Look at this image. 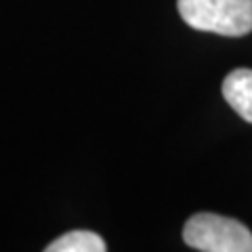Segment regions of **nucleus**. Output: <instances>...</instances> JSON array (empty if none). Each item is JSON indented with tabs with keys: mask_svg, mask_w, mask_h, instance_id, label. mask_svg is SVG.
Segmentation results:
<instances>
[{
	"mask_svg": "<svg viewBox=\"0 0 252 252\" xmlns=\"http://www.w3.org/2000/svg\"><path fill=\"white\" fill-rule=\"evenodd\" d=\"M105 242L94 231H69L46 246V252H103Z\"/></svg>",
	"mask_w": 252,
	"mask_h": 252,
	"instance_id": "obj_4",
	"label": "nucleus"
},
{
	"mask_svg": "<svg viewBox=\"0 0 252 252\" xmlns=\"http://www.w3.org/2000/svg\"><path fill=\"white\" fill-rule=\"evenodd\" d=\"M183 240L202 252H252V233L240 220L198 212L185 223Z\"/></svg>",
	"mask_w": 252,
	"mask_h": 252,
	"instance_id": "obj_2",
	"label": "nucleus"
},
{
	"mask_svg": "<svg viewBox=\"0 0 252 252\" xmlns=\"http://www.w3.org/2000/svg\"><path fill=\"white\" fill-rule=\"evenodd\" d=\"M223 97L242 120L252 124V69H233L223 80Z\"/></svg>",
	"mask_w": 252,
	"mask_h": 252,
	"instance_id": "obj_3",
	"label": "nucleus"
},
{
	"mask_svg": "<svg viewBox=\"0 0 252 252\" xmlns=\"http://www.w3.org/2000/svg\"><path fill=\"white\" fill-rule=\"evenodd\" d=\"M187 26L220 36H246L252 32V0H177Z\"/></svg>",
	"mask_w": 252,
	"mask_h": 252,
	"instance_id": "obj_1",
	"label": "nucleus"
}]
</instances>
